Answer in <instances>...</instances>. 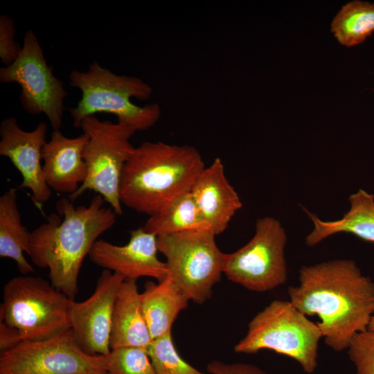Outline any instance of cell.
Wrapping results in <instances>:
<instances>
[{
    "label": "cell",
    "mask_w": 374,
    "mask_h": 374,
    "mask_svg": "<svg viewBox=\"0 0 374 374\" xmlns=\"http://www.w3.org/2000/svg\"><path fill=\"white\" fill-rule=\"evenodd\" d=\"M299 285L290 286V301L306 316H317L325 344L336 352L348 349L367 330L374 315V282L352 260L303 266Z\"/></svg>",
    "instance_id": "cell-1"
},
{
    "label": "cell",
    "mask_w": 374,
    "mask_h": 374,
    "mask_svg": "<svg viewBox=\"0 0 374 374\" xmlns=\"http://www.w3.org/2000/svg\"><path fill=\"white\" fill-rule=\"evenodd\" d=\"M104 198L94 196L88 206H75L70 199L56 204L57 214L30 232L27 254L33 263L48 268L51 284L74 300L82 262L98 238L111 229L116 214L105 207Z\"/></svg>",
    "instance_id": "cell-2"
},
{
    "label": "cell",
    "mask_w": 374,
    "mask_h": 374,
    "mask_svg": "<svg viewBox=\"0 0 374 374\" xmlns=\"http://www.w3.org/2000/svg\"><path fill=\"white\" fill-rule=\"evenodd\" d=\"M204 168L194 146L145 141L134 148L125 165L121 204L151 216L178 195L190 190Z\"/></svg>",
    "instance_id": "cell-3"
},
{
    "label": "cell",
    "mask_w": 374,
    "mask_h": 374,
    "mask_svg": "<svg viewBox=\"0 0 374 374\" xmlns=\"http://www.w3.org/2000/svg\"><path fill=\"white\" fill-rule=\"evenodd\" d=\"M69 79L71 86L82 93L77 105L69 109L75 127H80L85 118L101 112L115 115L117 123L134 132L150 129L160 118L157 103L139 106L131 101L132 98L148 100L153 93L151 86L138 77L117 75L94 61L86 71L73 70Z\"/></svg>",
    "instance_id": "cell-4"
},
{
    "label": "cell",
    "mask_w": 374,
    "mask_h": 374,
    "mask_svg": "<svg viewBox=\"0 0 374 374\" xmlns=\"http://www.w3.org/2000/svg\"><path fill=\"white\" fill-rule=\"evenodd\" d=\"M321 338L317 323L311 321L290 301L274 300L250 321L246 335L235 346L234 350L244 354L273 350L294 359L303 371L310 374L317 367Z\"/></svg>",
    "instance_id": "cell-5"
},
{
    "label": "cell",
    "mask_w": 374,
    "mask_h": 374,
    "mask_svg": "<svg viewBox=\"0 0 374 374\" xmlns=\"http://www.w3.org/2000/svg\"><path fill=\"white\" fill-rule=\"evenodd\" d=\"M71 301L44 278L15 276L3 288L0 321L16 328L24 341L49 339L71 330Z\"/></svg>",
    "instance_id": "cell-6"
},
{
    "label": "cell",
    "mask_w": 374,
    "mask_h": 374,
    "mask_svg": "<svg viewBox=\"0 0 374 374\" xmlns=\"http://www.w3.org/2000/svg\"><path fill=\"white\" fill-rule=\"evenodd\" d=\"M216 235L198 229L157 236V248L166 258L169 276L190 301L203 304L223 274L224 253Z\"/></svg>",
    "instance_id": "cell-7"
},
{
    "label": "cell",
    "mask_w": 374,
    "mask_h": 374,
    "mask_svg": "<svg viewBox=\"0 0 374 374\" xmlns=\"http://www.w3.org/2000/svg\"><path fill=\"white\" fill-rule=\"evenodd\" d=\"M80 128L88 136L83 152L87 174L83 184L69 197L74 202L87 190H93L116 215H122L120 187L125 165L135 148L130 141L135 132L118 123L101 121L94 116L85 118Z\"/></svg>",
    "instance_id": "cell-8"
},
{
    "label": "cell",
    "mask_w": 374,
    "mask_h": 374,
    "mask_svg": "<svg viewBox=\"0 0 374 374\" xmlns=\"http://www.w3.org/2000/svg\"><path fill=\"white\" fill-rule=\"evenodd\" d=\"M287 235L274 217L258 219L253 238L237 251L224 253L223 274L246 289L265 292L287 279L285 248Z\"/></svg>",
    "instance_id": "cell-9"
},
{
    "label": "cell",
    "mask_w": 374,
    "mask_h": 374,
    "mask_svg": "<svg viewBox=\"0 0 374 374\" xmlns=\"http://www.w3.org/2000/svg\"><path fill=\"white\" fill-rule=\"evenodd\" d=\"M0 82L19 84L23 109L30 114H44L53 130H60L67 92L63 82L48 65L32 30L25 33L17 59L12 64L1 68Z\"/></svg>",
    "instance_id": "cell-10"
},
{
    "label": "cell",
    "mask_w": 374,
    "mask_h": 374,
    "mask_svg": "<svg viewBox=\"0 0 374 374\" xmlns=\"http://www.w3.org/2000/svg\"><path fill=\"white\" fill-rule=\"evenodd\" d=\"M107 357L85 353L71 330L55 337L23 341L0 356V374H107Z\"/></svg>",
    "instance_id": "cell-11"
},
{
    "label": "cell",
    "mask_w": 374,
    "mask_h": 374,
    "mask_svg": "<svg viewBox=\"0 0 374 374\" xmlns=\"http://www.w3.org/2000/svg\"><path fill=\"white\" fill-rule=\"evenodd\" d=\"M125 278L104 269L93 293L82 302L71 301L69 321L73 337L85 353L107 356L111 351L110 339L115 300Z\"/></svg>",
    "instance_id": "cell-12"
},
{
    "label": "cell",
    "mask_w": 374,
    "mask_h": 374,
    "mask_svg": "<svg viewBox=\"0 0 374 374\" xmlns=\"http://www.w3.org/2000/svg\"><path fill=\"white\" fill-rule=\"evenodd\" d=\"M130 235L128 242L123 246L98 240L89 253V259L125 279L151 277L159 282L168 277L166 262L157 257V237L143 227L132 230Z\"/></svg>",
    "instance_id": "cell-13"
},
{
    "label": "cell",
    "mask_w": 374,
    "mask_h": 374,
    "mask_svg": "<svg viewBox=\"0 0 374 374\" xmlns=\"http://www.w3.org/2000/svg\"><path fill=\"white\" fill-rule=\"evenodd\" d=\"M47 130L46 123H40L33 130L25 131L15 117L6 118L0 124V155L8 158L20 172V188L30 190L32 199L39 207L51 196L41 163Z\"/></svg>",
    "instance_id": "cell-14"
},
{
    "label": "cell",
    "mask_w": 374,
    "mask_h": 374,
    "mask_svg": "<svg viewBox=\"0 0 374 374\" xmlns=\"http://www.w3.org/2000/svg\"><path fill=\"white\" fill-rule=\"evenodd\" d=\"M87 141L84 133L68 138L60 130L53 131L42 150L44 177L51 189L70 195L83 184L87 174L83 158Z\"/></svg>",
    "instance_id": "cell-15"
},
{
    "label": "cell",
    "mask_w": 374,
    "mask_h": 374,
    "mask_svg": "<svg viewBox=\"0 0 374 374\" xmlns=\"http://www.w3.org/2000/svg\"><path fill=\"white\" fill-rule=\"evenodd\" d=\"M190 192L202 220L216 235L226 230L242 206L239 195L226 177L220 158L204 168Z\"/></svg>",
    "instance_id": "cell-16"
},
{
    "label": "cell",
    "mask_w": 374,
    "mask_h": 374,
    "mask_svg": "<svg viewBox=\"0 0 374 374\" xmlns=\"http://www.w3.org/2000/svg\"><path fill=\"white\" fill-rule=\"evenodd\" d=\"M136 280L125 279L118 292L112 315L111 350L137 347L148 350L152 341Z\"/></svg>",
    "instance_id": "cell-17"
},
{
    "label": "cell",
    "mask_w": 374,
    "mask_h": 374,
    "mask_svg": "<svg viewBox=\"0 0 374 374\" xmlns=\"http://www.w3.org/2000/svg\"><path fill=\"white\" fill-rule=\"evenodd\" d=\"M348 199L350 209L337 220L324 221L306 211L313 223V229L305 238L308 246L317 245L339 233H350L364 241L374 243V195L359 189Z\"/></svg>",
    "instance_id": "cell-18"
},
{
    "label": "cell",
    "mask_w": 374,
    "mask_h": 374,
    "mask_svg": "<svg viewBox=\"0 0 374 374\" xmlns=\"http://www.w3.org/2000/svg\"><path fill=\"white\" fill-rule=\"evenodd\" d=\"M141 306L152 339L171 332L179 314L190 301L173 280L167 277L158 284L148 282L141 293Z\"/></svg>",
    "instance_id": "cell-19"
},
{
    "label": "cell",
    "mask_w": 374,
    "mask_h": 374,
    "mask_svg": "<svg viewBox=\"0 0 374 374\" xmlns=\"http://www.w3.org/2000/svg\"><path fill=\"white\" fill-rule=\"evenodd\" d=\"M30 232L22 224L17 204V190L10 188L0 197V256L17 263L24 275L34 272L24 253L29 249Z\"/></svg>",
    "instance_id": "cell-20"
},
{
    "label": "cell",
    "mask_w": 374,
    "mask_h": 374,
    "mask_svg": "<svg viewBox=\"0 0 374 374\" xmlns=\"http://www.w3.org/2000/svg\"><path fill=\"white\" fill-rule=\"evenodd\" d=\"M157 237L188 230L207 229L190 190L185 191L166 204L143 226Z\"/></svg>",
    "instance_id": "cell-21"
},
{
    "label": "cell",
    "mask_w": 374,
    "mask_h": 374,
    "mask_svg": "<svg viewBox=\"0 0 374 374\" xmlns=\"http://www.w3.org/2000/svg\"><path fill=\"white\" fill-rule=\"evenodd\" d=\"M331 31L344 46L362 44L374 32V3L355 0L345 4L333 19Z\"/></svg>",
    "instance_id": "cell-22"
},
{
    "label": "cell",
    "mask_w": 374,
    "mask_h": 374,
    "mask_svg": "<svg viewBox=\"0 0 374 374\" xmlns=\"http://www.w3.org/2000/svg\"><path fill=\"white\" fill-rule=\"evenodd\" d=\"M148 353L157 374H205L181 358L171 332L154 339Z\"/></svg>",
    "instance_id": "cell-23"
},
{
    "label": "cell",
    "mask_w": 374,
    "mask_h": 374,
    "mask_svg": "<svg viewBox=\"0 0 374 374\" xmlns=\"http://www.w3.org/2000/svg\"><path fill=\"white\" fill-rule=\"evenodd\" d=\"M106 357L107 374H157L145 349L119 348L111 350Z\"/></svg>",
    "instance_id": "cell-24"
},
{
    "label": "cell",
    "mask_w": 374,
    "mask_h": 374,
    "mask_svg": "<svg viewBox=\"0 0 374 374\" xmlns=\"http://www.w3.org/2000/svg\"><path fill=\"white\" fill-rule=\"evenodd\" d=\"M356 374H374V332L366 330L357 333L348 348Z\"/></svg>",
    "instance_id": "cell-25"
},
{
    "label": "cell",
    "mask_w": 374,
    "mask_h": 374,
    "mask_svg": "<svg viewBox=\"0 0 374 374\" xmlns=\"http://www.w3.org/2000/svg\"><path fill=\"white\" fill-rule=\"evenodd\" d=\"M14 19L6 15L0 17V59L4 66L12 64L21 53L22 46L15 39Z\"/></svg>",
    "instance_id": "cell-26"
},
{
    "label": "cell",
    "mask_w": 374,
    "mask_h": 374,
    "mask_svg": "<svg viewBox=\"0 0 374 374\" xmlns=\"http://www.w3.org/2000/svg\"><path fill=\"white\" fill-rule=\"evenodd\" d=\"M211 374H268L260 367L247 363H226L213 360L206 366Z\"/></svg>",
    "instance_id": "cell-27"
},
{
    "label": "cell",
    "mask_w": 374,
    "mask_h": 374,
    "mask_svg": "<svg viewBox=\"0 0 374 374\" xmlns=\"http://www.w3.org/2000/svg\"><path fill=\"white\" fill-rule=\"evenodd\" d=\"M24 341L19 332L15 328L0 321V353L11 350Z\"/></svg>",
    "instance_id": "cell-28"
},
{
    "label": "cell",
    "mask_w": 374,
    "mask_h": 374,
    "mask_svg": "<svg viewBox=\"0 0 374 374\" xmlns=\"http://www.w3.org/2000/svg\"><path fill=\"white\" fill-rule=\"evenodd\" d=\"M367 330L374 332V315L371 319Z\"/></svg>",
    "instance_id": "cell-29"
}]
</instances>
